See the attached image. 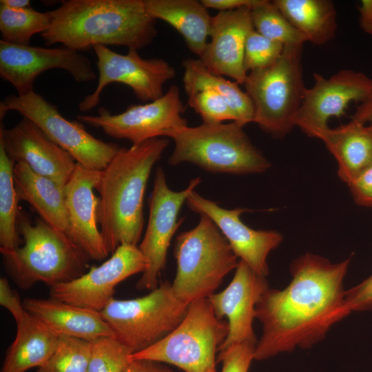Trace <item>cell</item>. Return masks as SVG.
<instances>
[{
	"instance_id": "17",
	"label": "cell",
	"mask_w": 372,
	"mask_h": 372,
	"mask_svg": "<svg viewBox=\"0 0 372 372\" xmlns=\"http://www.w3.org/2000/svg\"><path fill=\"white\" fill-rule=\"evenodd\" d=\"M186 204L194 212L204 214L213 221L240 260L259 275H268L267 258L282 242L283 237L280 232L252 229L241 220V215L249 209L223 208L195 190L188 196Z\"/></svg>"
},
{
	"instance_id": "44",
	"label": "cell",
	"mask_w": 372,
	"mask_h": 372,
	"mask_svg": "<svg viewBox=\"0 0 372 372\" xmlns=\"http://www.w3.org/2000/svg\"><path fill=\"white\" fill-rule=\"evenodd\" d=\"M29 0H1L0 4L13 9H25L31 8Z\"/></svg>"
},
{
	"instance_id": "39",
	"label": "cell",
	"mask_w": 372,
	"mask_h": 372,
	"mask_svg": "<svg viewBox=\"0 0 372 372\" xmlns=\"http://www.w3.org/2000/svg\"><path fill=\"white\" fill-rule=\"evenodd\" d=\"M0 304L9 311L16 323L27 313L19 295L11 288L6 278L0 279Z\"/></svg>"
},
{
	"instance_id": "41",
	"label": "cell",
	"mask_w": 372,
	"mask_h": 372,
	"mask_svg": "<svg viewBox=\"0 0 372 372\" xmlns=\"http://www.w3.org/2000/svg\"><path fill=\"white\" fill-rule=\"evenodd\" d=\"M123 372H173L162 363L149 360H132Z\"/></svg>"
},
{
	"instance_id": "27",
	"label": "cell",
	"mask_w": 372,
	"mask_h": 372,
	"mask_svg": "<svg viewBox=\"0 0 372 372\" xmlns=\"http://www.w3.org/2000/svg\"><path fill=\"white\" fill-rule=\"evenodd\" d=\"M274 4L306 42L324 45L335 36L338 22L330 0H274Z\"/></svg>"
},
{
	"instance_id": "9",
	"label": "cell",
	"mask_w": 372,
	"mask_h": 372,
	"mask_svg": "<svg viewBox=\"0 0 372 372\" xmlns=\"http://www.w3.org/2000/svg\"><path fill=\"white\" fill-rule=\"evenodd\" d=\"M188 305L174 296L172 283L165 281L142 297L113 298L101 314L116 338L134 353L172 331L185 316Z\"/></svg>"
},
{
	"instance_id": "20",
	"label": "cell",
	"mask_w": 372,
	"mask_h": 372,
	"mask_svg": "<svg viewBox=\"0 0 372 372\" xmlns=\"http://www.w3.org/2000/svg\"><path fill=\"white\" fill-rule=\"evenodd\" d=\"M0 143L16 163H25L34 173L65 185L76 162L36 125L23 118L13 127L1 125Z\"/></svg>"
},
{
	"instance_id": "14",
	"label": "cell",
	"mask_w": 372,
	"mask_h": 372,
	"mask_svg": "<svg viewBox=\"0 0 372 372\" xmlns=\"http://www.w3.org/2000/svg\"><path fill=\"white\" fill-rule=\"evenodd\" d=\"M313 77L293 120L294 126L311 137L329 127L331 118L344 114L351 102L360 103L372 92V79L361 72L344 69L329 78L319 73Z\"/></svg>"
},
{
	"instance_id": "10",
	"label": "cell",
	"mask_w": 372,
	"mask_h": 372,
	"mask_svg": "<svg viewBox=\"0 0 372 372\" xmlns=\"http://www.w3.org/2000/svg\"><path fill=\"white\" fill-rule=\"evenodd\" d=\"M8 111H15L36 125L52 141L69 153L75 161L102 171L121 147L105 142L87 132L82 123L64 118L56 105L34 91L6 96L0 103L1 121Z\"/></svg>"
},
{
	"instance_id": "6",
	"label": "cell",
	"mask_w": 372,
	"mask_h": 372,
	"mask_svg": "<svg viewBox=\"0 0 372 372\" xmlns=\"http://www.w3.org/2000/svg\"><path fill=\"white\" fill-rule=\"evenodd\" d=\"M174 256L177 268L172 291L187 304L214 293L239 262L217 226L204 214L196 226L176 237Z\"/></svg>"
},
{
	"instance_id": "26",
	"label": "cell",
	"mask_w": 372,
	"mask_h": 372,
	"mask_svg": "<svg viewBox=\"0 0 372 372\" xmlns=\"http://www.w3.org/2000/svg\"><path fill=\"white\" fill-rule=\"evenodd\" d=\"M60 335L28 312L17 323L1 372H25L43 365L54 353Z\"/></svg>"
},
{
	"instance_id": "15",
	"label": "cell",
	"mask_w": 372,
	"mask_h": 372,
	"mask_svg": "<svg viewBox=\"0 0 372 372\" xmlns=\"http://www.w3.org/2000/svg\"><path fill=\"white\" fill-rule=\"evenodd\" d=\"M147 266V259L137 245L122 244L101 265L50 287V298L101 312L114 298L116 285L134 274L143 273Z\"/></svg>"
},
{
	"instance_id": "1",
	"label": "cell",
	"mask_w": 372,
	"mask_h": 372,
	"mask_svg": "<svg viewBox=\"0 0 372 372\" xmlns=\"http://www.w3.org/2000/svg\"><path fill=\"white\" fill-rule=\"evenodd\" d=\"M350 260L333 263L306 253L291 262L290 283L282 290L269 289L256 307L262 333L254 360L309 348L349 314L344 307L343 282Z\"/></svg>"
},
{
	"instance_id": "12",
	"label": "cell",
	"mask_w": 372,
	"mask_h": 372,
	"mask_svg": "<svg viewBox=\"0 0 372 372\" xmlns=\"http://www.w3.org/2000/svg\"><path fill=\"white\" fill-rule=\"evenodd\" d=\"M99 78L94 92L79 103L81 112L94 109L100 102L104 88L112 83L130 87L141 101L148 103L161 97L163 85L176 76L175 69L159 58L145 59L138 50H128L126 54H118L107 46L93 47Z\"/></svg>"
},
{
	"instance_id": "18",
	"label": "cell",
	"mask_w": 372,
	"mask_h": 372,
	"mask_svg": "<svg viewBox=\"0 0 372 372\" xmlns=\"http://www.w3.org/2000/svg\"><path fill=\"white\" fill-rule=\"evenodd\" d=\"M269 289L265 276L239 260L228 286L207 298L216 316L220 319H227L228 335L218 351L239 343L256 345L258 341L253 329L256 307Z\"/></svg>"
},
{
	"instance_id": "40",
	"label": "cell",
	"mask_w": 372,
	"mask_h": 372,
	"mask_svg": "<svg viewBox=\"0 0 372 372\" xmlns=\"http://www.w3.org/2000/svg\"><path fill=\"white\" fill-rule=\"evenodd\" d=\"M260 0H201V3L207 8L219 12L231 11L241 8L254 7Z\"/></svg>"
},
{
	"instance_id": "22",
	"label": "cell",
	"mask_w": 372,
	"mask_h": 372,
	"mask_svg": "<svg viewBox=\"0 0 372 372\" xmlns=\"http://www.w3.org/2000/svg\"><path fill=\"white\" fill-rule=\"evenodd\" d=\"M27 312L59 335L92 342L103 337H116L101 312L54 299L25 298Z\"/></svg>"
},
{
	"instance_id": "24",
	"label": "cell",
	"mask_w": 372,
	"mask_h": 372,
	"mask_svg": "<svg viewBox=\"0 0 372 372\" xmlns=\"http://www.w3.org/2000/svg\"><path fill=\"white\" fill-rule=\"evenodd\" d=\"M316 138L336 160L338 176L347 185L372 166V124L351 119L338 127H327Z\"/></svg>"
},
{
	"instance_id": "23",
	"label": "cell",
	"mask_w": 372,
	"mask_h": 372,
	"mask_svg": "<svg viewBox=\"0 0 372 372\" xmlns=\"http://www.w3.org/2000/svg\"><path fill=\"white\" fill-rule=\"evenodd\" d=\"M13 179L19 201L28 203L39 218L68 236L65 185L34 173L23 162L14 164Z\"/></svg>"
},
{
	"instance_id": "31",
	"label": "cell",
	"mask_w": 372,
	"mask_h": 372,
	"mask_svg": "<svg viewBox=\"0 0 372 372\" xmlns=\"http://www.w3.org/2000/svg\"><path fill=\"white\" fill-rule=\"evenodd\" d=\"M254 30L284 46L304 45L303 36L291 24L273 1L260 0L251 9Z\"/></svg>"
},
{
	"instance_id": "13",
	"label": "cell",
	"mask_w": 372,
	"mask_h": 372,
	"mask_svg": "<svg viewBox=\"0 0 372 372\" xmlns=\"http://www.w3.org/2000/svg\"><path fill=\"white\" fill-rule=\"evenodd\" d=\"M184 110L179 89L172 85L161 97L129 106L123 112L112 114L101 107L98 115L79 114L76 118L82 123L101 129L109 136L136 145L166 136L170 131L187 126L183 116Z\"/></svg>"
},
{
	"instance_id": "28",
	"label": "cell",
	"mask_w": 372,
	"mask_h": 372,
	"mask_svg": "<svg viewBox=\"0 0 372 372\" xmlns=\"http://www.w3.org/2000/svg\"><path fill=\"white\" fill-rule=\"evenodd\" d=\"M183 66V87L188 97L204 90H212L226 100L236 116V123L244 127L254 121L252 101L238 83L211 72L199 59H185Z\"/></svg>"
},
{
	"instance_id": "4",
	"label": "cell",
	"mask_w": 372,
	"mask_h": 372,
	"mask_svg": "<svg viewBox=\"0 0 372 372\" xmlns=\"http://www.w3.org/2000/svg\"><path fill=\"white\" fill-rule=\"evenodd\" d=\"M18 231L23 245L0 251L7 273L21 289H29L38 282L52 287L87 271L89 257L68 235L41 218L30 223L19 216Z\"/></svg>"
},
{
	"instance_id": "30",
	"label": "cell",
	"mask_w": 372,
	"mask_h": 372,
	"mask_svg": "<svg viewBox=\"0 0 372 372\" xmlns=\"http://www.w3.org/2000/svg\"><path fill=\"white\" fill-rule=\"evenodd\" d=\"M50 22V12H39L32 7L13 9L0 4L1 40L4 42L29 45L32 37L46 31Z\"/></svg>"
},
{
	"instance_id": "2",
	"label": "cell",
	"mask_w": 372,
	"mask_h": 372,
	"mask_svg": "<svg viewBox=\"0 0 372 372\" xmlns=\"http://www.w3.org/2000/svg\"><path fill=\"white\" fill-rule=\"evenodd\" d=\"M50 13V27L41 34L48 46L60 43L79 52L97 45L138 50L157 34L156 19L144 0H65Z\"/></svg>"
},
{
	"instance_id": "35",
	"label": "cell",
	"mask_w": 372,
	"mask_h": 372,
	"mask_svg": "<svg viewBox=\"0 0 372 372\" xmlns=\"http://www.w3.org/2000/svg\"><path fill=\"white\" fill-rule=\"evenodd\" d=\"M188 104L205 123L236 122V116L226 100L212 90H204L188 97Z\"/></svg>"
},
{
	"instance_id": "38",
	"label": "cell",
	"mask_w": 372,
	"mask_h": 372,
	"mask_svg": "<svg viewBox=\"0 0 372 372\" xmlns=\"http://www.w3.org/2000/svg\"><path fill=\"white\" fill-rule=\"evenodd\" d=\"M348 186L355 203L372 207V166L362 172Z\"/></svg>"
},
{
	"instance_id": "33",
	"label": "cell",
	"mask_w": 372,
	"mask_h": 372,
	"mask_svg": "<svg viewBox=\"0 0 372 372\" xmlns=\"http://www.w3.org/2000/svg\"><path fill=\"white\" fill-rule=\"evenodd\" d=\"M132 350L116 337L91 342L87 372H123L130 363Z\"/></svg>"
},
{
	"instance_id": "42",
	"label": "cell",
	"mask_w": 372,
	"mask_h": 372,
	"mask_svg": "<svg viewBox=\"0 0 372 372\" xmlns=\"http://www.w3.org/2000/svg\"><path fill=\"white\" fill-rule=\"evenodd\" d=\"M359 25L366 34L372 36V0H362L358 8Z\"/></svg>"
},
{
	"instance_id": "7",
	"label": "cell",
	"mask_w": 372,
	"mask_h": 372,
	"mask_svg": "<svg viewBox=\"0 0 372 372\" xmlns=\"http://www.w3.org/2000/svg\"><path fill=\"white\" fill-rule=\"evenodd\" d=\"M303 45L285 46L276 61L248 72L243 84L253 103V123L275 138L285 137L295 127L293 120L306 89Z\"/></svg>"
},
{
	"instance_id": "21",
	"label": "cell",
	"mask_w": 372,
	"mask_h": 372,
	"mask_svg": "<svg viewBox=\"0 0 372 372\" xmlns=\"http://www.w3.org/2000/svg\"><path fill=\"white\" fill-rule=\"evenodd\" d=\"M254 29L250 8L218 12L211 18L209 41L198 59L211 72L243 85L246 41Z\"/></svg>"
},
{
	"instance_id": "8",
	"label": "cell",
	"mask_w": 372,
	"mask_h": 372,
	"mask_svg": "<svg viewBox=\"0 0 372 372\" xmlns=\"http://www.w3.org/2000/svg\"><path fill=\"white\" fill-rule=\"evenodd\" d=\"M228 333L227 321L216 316L209 299H198L172 331L130 359L167 363L185 372H216V355Z\"/></svg>"
},
{
	"instance_id": "25",
	"label": "cell",
	"mask_w": 372,
	"mask_h": 372,
	"mask_svg": "<svg viewBox=\"0 0 372 372\" xmlns=\"http://www.w3.org/2000/svg\"><path fill=\"white\" fill-rule=\"evenodd\" d=\"M148 13L172 26L189 50L198 57L209 37L211 18L208 9L196 0H144Z\"/></svg>"
},
{
	"instance_id": "34",
	"label": "cell",
	"mask_w": 372,
	"mask_h": 372,
	"mask_svg": "<svg viewBox=\"0 0 372 372\" xmlns=\"http://www.w3.org/2000/svg\"><path fill=\"white\" fill-rule=\"evenodd\" d=\"M285 46L273 41L254 29L249 33L246 41L244 66L248 73L252 70L266 68L281 56Z\"/></svg>"
},
{
	"instance_id": "5",
	"label": "cell",
	"mask_w": 372,
	"mask_h": 372,
	"mask_svg": "<svg viewBox=\"0 0 372 372\" xmlns=\"http://www.w3.org/2000/svg\"><path fill=\"white\" fill-rule=\"evenodd\" d=\"M166 136L174 143L168 159L171 165L189 163L211 173L238 175L262 173L271 167L243 127L234 121L187 125Z\"/></svg>"
},
{
	"instance_id": "11",
	"label": "cell",
	"mask_w": 372,
	"mask_h": 372,
	"mask_svg": "<svg viewBox=\"0 0 372 372\" xmlns=\"http://www.w3.org/2000/svg\"><path fill=\"white\" fill-rule=\"evenodd\" d=\"M200 183L201 178L196 177L185 189L174 191L167 183L163 169H156L149 198L147 225L138 246L147 266L136 285V289L152 291L158 286V277L165 267L171 240L184 220L178 219L181 207Z\"/></svg>"
},
{
	"instance_id": "36",
	"label": "cell",
	"mask_w": 372,
	"mask_h": 372,
	"mask_svg": "<svg viewBox=\"0 0 372 372\" xmlns=\"http://www.w3.org/2000/svg\"><path fill=\"white\" fill-rule=\"evenodd\" d=\"M255 347L253 344L239 343L219 351L217 362L222 363L221 372H248Z\"/></svg>"
},
{
	"instance_id": "19",
	"label": "cell",
	"mask_w": 372,
	"mask_h": 372,
	"mask_svg": "<svg viewBox=\"0 0 372 372\" xmlns=\"http://www.w3.org/2000/svg\"><path fill=\"white\" fill-rule=\"evenodd\" d=\"M101 171L76 163L65 185V205L69 221L68 236L90 259L101 261L109 256L99 226V198L94 192Z\"/></svg>"
},
{
	"instance_id": "43",
	"label": "cell",
	"mask_w": 372,
	"mask_h": 372,
	"mask_svg": "<svg viewBox=\"0 0 372 372\" xmlns=\"http://www.w3.org/2000/svg\"><path fill=\"white\" fill-rule=\"evenodd\" d=\"M351 119L362 124H372V92L358 104Z\"/></svg>"
},
{
	"instance_id": "16",
	"label": "cell",
	"mask_w": 372,
	"mask_h": 372,
	"mask_svg": "<svg viewBox=\"0 0 372 372\" xmlns=\"http://www.w3.org/2000/svg\"><path fill=\"white\" fill-rule=\"evenodd\" d=\"M55 68L67 71L79 83L96 78L92 62L79 51L63 45L45 48L0 41V76L16 89L19 96L34 91L36 78Z\"/></svg>"
},
{
	"instance_id": "29",
	"label": "cell",
	"mask_w": 372,
	"mask_h": 372,
	"mask_svg": "<svg viewBox=\"0 0 372 372\" xmlns=\"http://www.w3.org/2000/svg\"><path fill=\"white\" fill-rule=\"evenodd\" d=\"M14 164L0 143V250L4 251L15 249L21 244L19 201L13 179Z\"/></svg>"
},
{
	"instance_id": "37",
	"label": "cell",
	"mask_w": 372,
	"mask_h": 372,
	"mask_svg": "<svg viewBox=\"0 0 372 372\" xmlns=\"http://www.w3.org/2000/svg\"><path fill=\"white\" fill-rule=\"evenodd\" d=\"M344 307L349 314L372 309V274L345 291Z\"/></svg>"
},
{
	"instance_id": "3",
	"label": "cell",
	"mask_w": 372,
	"mask_h": 372,
	"mask_svg": "<svg viewBox=\"0 0 372 372\" xmlns=\"http://www.w3.org/2000/svg\"><path fill=\"white\" fill-rule=\"evenodd\" d=\"M169 145L156 138L121 147L101 171L97 218L109 254L122 244L137 245L144 226L143 199L151 172Z\"/></svg>"
},
{
	"instance_id": "32",
	"label": "cell",
	"mask_w": 372,
	"mask_h": 372,
	"mask_svg": "<svg viewBox=\"0 0 372 372\" xmlns=\"http://www.w3.org/2000/svg\"><path fill=\"white\" fill-rule=\"evenodd\" d=\"M91 342L60 335L56 347L37 372H87Z\"/></svg>"
}]
</instances>
